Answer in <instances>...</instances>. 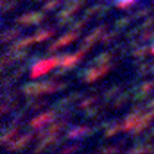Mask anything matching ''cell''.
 I'll list each match as a JSON object with an SVG mask.
<instances>
[{"label": "cell", "mask_w": 154, "mask_h": 154, "mask_svg": "<svg viewBox=\"0 0 154 154\" xmlns=\"http://www.w3.org/2000/svg\"><path fill=\"white\" fill-rule=\"evenodd\" d=\"M129 97H131V91L120 93V95H118V97L115 99V102L111 104V108H113V109H118V108H122V106H124V104H125V102L129 100Z\"/></svg>", "instance_id": "cell-18"}, {"label": "cell", "mask_w": 154, "mask_h": 154, "mask_svg": "<svg viewBox=\"0 0 154 154\" xmlns=\"http://www.w3.org/2000/svg\"><path fill=\"white\" fill-rule=\"evenodd\" d=\"M100 113H102V111H100V108H97V106H95V108H93V106H90V108H86V109H82V115H84V116H88V118H93V116H99Z\"/></svg>", "instance_id": "cell-22"}, {"label": "cell", "mask_w": 154, "mask_h": 154, "mask_svg": "<svg viewBox=\"0 0 154 154\" xmlns=\"http://www.w3.org/2000/svg\"><path fill=\"white\" fill-rule=\"evenodd\" d=\"M77 38H79V32L70 29V32L63 34V36H61L59 39H56V41H54L52 45H48V52H54V50H57V48H61V47H66V45L74 43V41H75Z\"/></svg>", "instance_id": "cell-6"}, {"label": "cell", "mask_w": 154, "mask_h": 154, "mask_svg": "<svg viewBox=\"0 0 154 154\" xmlns=\"http://www.w3.org/2000/svg\"><path fill=\"white\" fill-rule=\"evenodd\" d=\"M111 57H113V52H109V50L100 52L99 56H95V57H93L91 65H104V63H109V61H111Z\"/></svg>", "instance_id": "cell-14"}, {"label": "cell", "mask_w": 154, "mask_h": 154, "mask_svg": "<svg viewBox=\"0 0 154 154\" xmlns=\"http://www.w3.org/2000/svg\"><path fill=\"white\" fill-rule=\"evenodd\" d=\"M118 93H120V86H111L109 90H106V91H104V95H102V97H104V100H111V99H113L115 95H118Z\"/></svg>", "instance_id": "cell-23"}, {"label": "cell", "mask_w": 154, "mask_h": 154, "mask_svg": "<svg viewBox=\"0 0 154 154\" xmlns=\"http://www.w3.org/2000/svg\"><path fill=\"white\" fill-rule=\"evenodd\" d=\"M54 118H57V113L52 109V111H45V113H41V115L34 116L31 122H29V125H31V129H36V131H39V129H43V125H47V124H50Z\"/></svg>", "instance_id": "cell-4"}, {"label": "cell", "mask_w": 154, "mask_h": 154, "mask_svg": "<svg viewBox=\"0 0 154 154\" xmlns=\"http://www.w3.org/2000/svg\"><path fill=\"white\" fill-rule=\"evenodd\" d=\"M59 5H65V0H48V2H47V4L43 5V9H41V11H45V13H47V11L57 9Z\"/></svg>", "instance_id": "cell-20"}, {"label": "cell", "mask_w": 154, "mask_h": 154, "mask_svg": "<svg viewBox=\"0 0 154 154\" xmlns=\"http://www.w3.org/2000/svg\"><path fill=\"white\" fill-rule=\"evenodd\" d=\"M43 20H45V11L43 13H27V14L18 16L16 23L18 25H39Z\"/></svg>", "instance_id": "cell-7"}, {"label": "cell", "mask_w": 154, "mask_h": 154, "mask_svg": "<svg viewBox=\"0 0 154 154\" xmlns=\"http://www.w3.org/2000/svg\"><path fill=\"white\" fill-rule=\"evenodd\" d=\"M151 56H154V45L151 47Z\"/></svg>", "instance_id": "cell-33"}, {"label": "cell", "mask_w": 154, "mask_h": 154, "mask_svg": "<svg viewBox=\"0 0 154 154\" xmlns=\"http://www.w3.org/2000/svg\"><path fill=\"white\" fill-rule=\"evenodd\" d=\"M108 11H109L108 5L95 4V5H91V7H88V9L84 11V16H86V18H91V16H102V14H106Z\"/></svg>", "instance_id": "cell-10"}, {"label": "cell", "mask_w": 154, "mask_h": 154, "mask_svg": "<svg viewBox=\"0 0 154 154\" xmlns=\"http://www.w3.org/2000/svg\"><path fill=\"white\" fill-rule=\"evenodd\" d=\"M18 36H20V27H11L2 34V43H9L11 39L18 38Z\"/></svg>", "instance_id": "cell-15"}, {"label": "cell", "mask_w": 154, "mask_h": 154, "mask_svg": "<svg viewBox=\"0 0 154 154\" xmlns=\"http://www.w3.org/2000/svg\"><path fill=\"white\" fill-rule=\"evenodd\" d=\"M79 149H81L79 145H68V147L59 149V152H75V151H79Z\"/></svg>", "instance_id": "cell-32"}, {"label": "cell", "mask_w": 154, "mask_h": 154, "mask_svg": "<svg viewBox=\"0 0 154 154\" xmlns=\"http://www.w3.org/2000/svg\"><path fill=\"white\" fill-rule=\"evenodd\" d=\"M116 2H118V0H116ZM131 2H138V0H131Z\"/></svg>", "instance_id": "cell-35"}, {"label": "cell", "mask_w": 154, "mask_h": 154, "mask_svg": "<svg viewBox=\"0 0 154 154\" xmlns=\"http://www.w3.org/2000/svg\"><path fill=\"white\" fill-rule=\"evenodd\" d=\"M151 11H152V7H142V9H138V11L133 14V18H134V20H136V18H143V16L151 14Z\"/></svg>", "instance_id": "cell-28"}, {"label": "cell", "mask_w": 154, "mask_h": 154, "mask_svg": "<svg viewBox=\"0 0 154 154\" xmlns=\"http://www.w3.org/2000/svg\"><path fill=\"white\" fill-rule=\"evenodd\" d=\"M34 136L29 133V134H22V136H18V138H14V140H11L9 143H7V151H23L29 143H31V140H32Z\"/></svg>", "instance_id": "cell-8"}, {"label": "cell", "mask_w": 154, "mask_h": 154, "mask_svg": "<svg viewBox=\"0 0 154 154\" xmlns=\"http://www.w3.org/2000/svg\"><path fill=\"white\" fill-rule=\"evenodd\" d=\"M84 54H86V52H84L82 48H79V50L74 52V54H65V56H61V63H59V66H61V68L56 72V77L63 75V74H66L68 70H72V68L77 65V61H79Z\"/></svg>", "instance_id": "cell-3"}, {"label": "cell", "mask_w": 154, "mask_h": 154, "mask_svg": "<svg viewBox=\"0 0 154 154\" xmlns=\"http://www.w3.org/2000/svg\"><path fill=\"white\" fill-rule=\"evenodd\" d=\"M22 93L27 95L29 99L41 95V93H39V82H27V84H23V86H22Z\"/></svg>", "instance_id": "cell-11"}, {"label": "cell", "mask_w": 154, "mask_h": 154, "mask_svg": "<svg viewBox=\"0 0 154 154\" xmlns=\"http://www.w3.org/2000/svg\"><path fill=\"white\" fill-rule=\"evenodd\" d=\"M147 41H154V31H147V32H143V34L138 38V43H140V45H143V43H147Z\"/></svg>", "instance_id": "cell-26"}, {"label": "cell", "mask_w": 154, "mask_h": 154, "mask_svg": "<svg viewBox=\"0 0 154 154\" xmlns=\"http://www.w3.org/2000/svg\"><path fill=\"white\" fill-rule=\"evenodd\" d=\"M109 68H111L109 63H104V65H91V66L82 68V70L79 72V79H81L82 82L91 84V82H95V81H99L100 77L106 75V74L109 72Z\"/></svg>", "instance_id": "cell-1"}, {"label": "cell", "mask_w": 154, "mask_h": 154, "mask_svg": "<svg viewBox=\"0 0 154 154\" xmlns=\"http://www.w3.org/2000/svg\"><path fill=\"white\" fill-rule=\"evenodd\" d=\"M116 32H108V34H102V38H100V43L102 45H109V43H113L116 39Z\"/></svg>", "instance_id": "cell-25"}, {"label": "cell", "mask_w": 154, "mask_h": 154, "mask_svg": "<svg viewBox=\"0 0 154 154\" xmlns=\"http://www.w3.org/2000/svg\"><path fill=\"white\" fill-rule=\"evenodd\" d=\"M151 72H152V74H154V65H152V66H151Z\"/></svg>", "instance_id": "cell-34"}, {"label": "cell", "mask_w": 154, "mask_h": 154, "mask_svg": "<svg viewBox=\"0 0 154 154\" xmlns=\"http://www.w3.org/2000/svg\"><path fill=\"white\" fill-rule=\"evenodd\" d=\"M151 66H152V65H149V63H140V65L136 66L138 75H145L147 72H151Z\"/></svg>", "instance_id": "cell-29"}, {"label": "cell", "mask_w": 154, "mask_h": 154, "mask_svg": "<svg viewBox=\"0 0 154 154\" xmlns=\"http://www.w3.org/2000/svg\"><path fill=\"white\" fill-rule=\"evenodd\" d=\"M99 152H118L120 151V147L118 145H109V147H100V149H97Z\"/></svg>", "instance_id": "cell-31"}, {"label": "cell", "mask_w": 154, "mask_h": 154, "mask_svg": "<svg viewBox=\"0 0 154 154\" xmlns=\"http://www.w3.org/2000/svg\"><path fill=\"white\" fill-rule=\"evenodd\" d=\"M56 34V29H39L38 32L34 34V41L41 43V41H47L48 38H52Z\"/></svg>", "instance_id": "cell-13"}, {"label": "cell", "mask_w": 154, "mask_h": 154, "mask_svg": "<svg viewBox=\"0 0 154 154\" xmlns=\"http://www.w3.org/2000/svg\"><path fill=\"white\" fill-rule=\"evenodd\" d=\"M32 43H36L34 41V36H23V38L20 39H14L13 41V45L9 47L11 50H18V48H27L29 45H32Z\"/></svg>", "instance_id": "cell-12"}, {"label": "cell", "mask_w": 154, "mask_h": 154, "mask_svg": "<svg viewBox=\"0 0 154 154\" xmlns=\"http://www.w3.org/2000/svg\"><path fill=\"white\" fill-rule=\"evenodd\" d=\"M43 106H45V100H29V102H27V106H25V109L34 111V109L43 108Z\"/></svg>", "instance_id": "cell-24"}, {"label": "cell", "mask_w": 154, "mask_h": 154, "mask_svg": "<svg viewBox=\"0 0 154 154\" xmlns=\"http://www.w3.org/2000/svg\"><path fill=\"white\" fill-rule=\"evenodd\" d=\"M18 118H13V122L5 127V131H4V134H2V143L4 145H7L11 140H14L16 138V133H18V122H16Z\"/></svg>", "instance_id": "cell-9"}, {"label": "cell", "mask_w": 154, "mask_h": 154, "mask_svg": "<svg viewBox=\"0 0 154 154\" xmlns=\"http://www.w3.org/2000/svg\"><path fill=\"white\" fill-rule=\"evenodd\" d=\"M97 131V127H86V125H75L66 131V140H81L82 136H90Z\"/></svg>", "instance_id": "cell-5"}, {"label": "cell", "mask_w": 154, "mask_h": 154, "mask_svg": "<svg viewBox=\"0 0 154 154\" xmlns=\"http://www.w3.org/2000/svg\"><path fill=\"white\" fill-rule=\"evenodd\" d=\"M99 100V95H88V97H84L79 104H77V108L79 109H86V108H90L91 104H95Z\"/></svg>", "instance_id": "cell-17"}, {"label": "cell", "mask_w": 154, "mask_h": 154, "mask_svg": "<svg viewBox=\"0 0 154 154\" xmlns=\"http://www.w3.org/2000/svg\"><path fill=\"white\" fill-rule=\"evenodd\" d=\"M59 63H61V56H57V57H45V59H38V61L31 66V77H32V79H36V77L43 75V74L50 72L54 66H57Z\"/></svg>", "instance_id": "cell-2"}, {"label": "cell", "mask_w": 154, "mask_h": 154, "mask_svg": "<svg viewBox=\"0 0 154 154\" xmlns=\"http://www.w3.org/2000/svg\"><path fill=\"white\" fill-rule=\"evenodd\" d=\"M151 2H152V4H154V0H151Z\"/></svg>", "instance_id": "cell-36"}, {"label": "cell", "mask_w": 154, "mask_h": 154, "mask_svg": "<svg viewBox=\"0 0 154 154\" xmlns=\"http://www.w3.org/2000/svg\"><path fill=\"white\" fill-rule=\"evenodd\" d=\"M147 54H151V48H147V47H134L133 48V52H131V56L134 57V59H143Z\"/></svg>", "instance_id": "cell-16"}, {"label": "cell", "mask_w": 154, "mask_h": 154, "mask_svg": "<svg viewBox=\"0 0 154 154\" xmlns=\"http://www.w3.org/2000/svg\"><path fill=\"white\" fill-rule=\"evenodd\" d=\"M152 23H154V14H152V16H149L147 20H143V22L140 23L142 32H143V31H147V29H151V27H152Z\"/></svg>", "instance_id": "cell-30"}, {"label": "cell", "mask_w": 154, "mask_h": 154, "mask_svg": "<svg viewBox=\"0 0 154 154\" xmlns=\"http://www.w3.org/2000/svg\"><path fill=\"white\" fill-rule=\"evenodd\" d=\"M131 20H134L133 16H124V18H118L115 22V27H116V31H122V29H125L129 23H131Z\"/></svg>", "instance_id": "cell-21"}, {"label": "cell", "mask_w": 154, "mask_h": 154, "mask_svg": "<svg viewBox=\"0 0 154 154\" xmlns=\"http://www.w3.org/2000/svg\"><path fill=\"white\" fill-rule=\"evenodd\" d=\"M18 4V0H2V13H9V9H13Z\"/></svg>", "instance_id": "cell-27"}, {"label": "cell", "mask_w": 154, "mask_h": 154, "mask_svg": "<svg viewBox=\"0 0 154 154\" xmlns=\"http://www.w3.org/2000/svg\"><path fill=\"white\" fill-rule=\"evenodd\" d=\"M88 20L90 18H86V16H82V18H79V20H74V22H70V29L72 31H81L82 27H86V23H88Z\"/></svg>", "instance_id": "cell-19"}]
</instances>
